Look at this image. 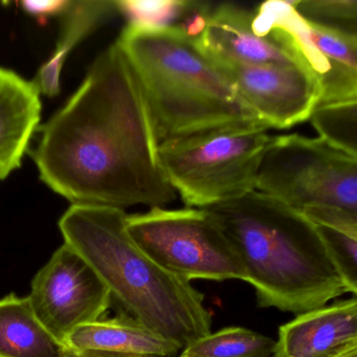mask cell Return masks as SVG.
<instances>
[{"instance_id":"obj_7","label":"cell","mask_w":357,"mask_h":357,"mask_svg":"<svg viewBox=\"0 0 357 357\" xmlns=\"http://www.w3.org/2000/svg\"><path fill=\"white\" fill-rule=\"evenodd\" d=\"M127 233L158 266L185 281L245 280L240 257L204 208L127 215Z\"/></svg>"},{"instance_id":"obj_8","label":"cell","mask_w":357,"mask_h":357,"mask_svg":"<svg viewBox=\"0 0 357 357\" xmlns=\"http://www.w3.org/2000/svg\"><path fill=\"white\" fill-rule=\"evenodd\" d=\"M28 298L43 326L64 346L77 328L105 317L112 303L99 275L64 242L33 278Z\"/></svg>"},{"instance_id":"obj_15","label":"cell","mask_w":357,"mask_h":357,"mask_svg":"<svg viewBox=\"0 0 357 357\" xmlns=\"http://www.w3.org/2000/svg\"><path fill=\"white\" fill-rule=\"evenodd\" d=\"M118 13L114 1L82 0L72 1L62 15L61 36L50 59L39 68L33 84L39 93L55 97L60 93V81L64 62L73 50L96 29Z\"/></svg>"},{"instance_id":"obj_5","label":"cell","mask_w":357,"mask_h":357,"mask_svg":"<svg viewBox=\"0 0 357 357\" xmlns=\"http://www.w3.org/2000/svg\"><path fill=\"white\" fill-rule=\"evenodd\" d=\"M267 130L227 127L162 142L160 165L185 208H210L256 191Z\"/></svg>"},{"instance_id":"obj_20","label":"cell","mask_w":357,"mask_h":357,"mask_svg":"<svg viewBox=\"0 0 357 357\" xmlns=\"http://www.w3.org/2000/svg\"><path fill=\"white\" fill-rule=\"evenodd\" d=\"M296 10L307 22L357 35L356 0H296Z\"/></svg>"},{"instance_id":"obj_23","label":"cell","mask_w":357,"mask_h":357,"mask_svg":"<svg viewBox=\"0 0 357 357\" xmlns=\"http://www.w3.org/2000/svg\"><path fill=\"white\" fill-rule=\"evenodd\" d=\"M331 357H357V344H351Z\"/></svg>"},{"instance_id":"obj_21","label":"cell","mask_w":357,"mask_h":357,"mask_svg":"<svg viewBox=\"0 0 357 357\" xmlns=\"http://www.w3.org/2000/svg\"><path fill=\"white\" fill-rule=\"evenodd\" d=\"M22 9L41 22L54 16L63 15L72 5L70 0H24L20 3Z\"/></svg>"},{"instance_id":"obj_10","label":"cell","mask_w":357,"mask_h":357,"mask_svg":"<svg viewBox=\"0 0 357 357\" xmlns=\"http://www.w3.org/2000/svg\"><path fill=\"white\" fill-rule=\"evenodd\" d=\"M254 12L235 3L211 8L195 43L217 66H300L281 43L259 37L252 29Z\"/></svg>"},{"instance_id":"obj_9","label":"cell","mask_w":357,"mask_h":357,"mask_svg":"<svg viewBox=\"0 0 357 357\" xmlns=\"http://www.w3.org/2000/svg\"><path fill=\"white\" fill-rule=\"evenodd\" d=\"M215 66L268 129L284 130L302 124L319 105V83L302 66Z\"/></svg>"},{"instance_id":"obj_1","label":"cell","mask_w":357,"mask_h":357,"mask_svg":"<svg viewBox=\"0 0 357 357\" xmlns=\"http://www.w3.org/2000/svg\"><path fill=\"white\" fill-rule=\"evenodd\" d=\"M158 146L141 85L116 41L41 129L33 158L41 181L72 204L165 208L176 192Z\"/></svg>"},{"instance_id":"obj_12","label":"cell","mask_w":357,"mask_h":357,"mask_svg":"<svg viewBox=\"0 0 357 357\" xmlns=\"http://www.w3.org/2000/svg\"><path fill=\"white\" fill-rule=\"evenodd\" d=\"M40 114V93L33 82L0 68V181L20 168Z\"/></svg>"},{"instance_id":"obj_13","label":"cell","mask_w":357,"mask_h":357,"mask_svg":"<svg viewBox=\"0 0 357 357\" xmlns=\"http://www.w3.org/2000/svg\"><path fill=\"white\" fill-rule=\"evenodd\" d=\"M74 351H102L135 356L173 357L183 348L125 313L77 328L66 342Z\"/></svg>"},{"instance_id":"obj_3","label":"cell","mask_w":357,"mask_h":357,"mask_svg":"<svg viewBox=\"0 0 357 357\" xmlns=\"http://www.w3.org/2000/svg\"><path fill=\"white\" fill-rule=\"evenodd\" d=\"M127 214L72 204L59 220L64 243L96 271L123 313L181 348L212 332L204 296L191 282L158 266L131 239Z\"/></svg>"},{"instance_id":"obj_2","label":"cell","mask_w":357,"mask_h":357,"mask_svg":"<svg viewBox=\"0 0 357 357\" xmlns=\"http://www.w3.org/2000/svg\"><path fill=\"white\" fill-rule=\"evenodd\" d=\"M240 257L263 308L298 315L351 294L317 225L254 191L204 208Z\"/></svg>"},{"instance_id":"obj_22","label":"cell","mask_w":357,"mask_h":357,"mask_svg":"<svg viewBox=\"0 0 357 357\" xmlns=\"http://www.w3.org/2000/svg\"><path fill=\"white\" fill-rule=\"evenodd\" d=\"M64 357H142L120 353L102 352V351H74L66 349Z\"/></svg>"},{"instance_id":"obj_11","label":"cell","mask_w":357,"mask_h":357,"mask_svg":"<svg viewBox=\"0 0 357 357\" xmlns=\"http://www.w3.org/2000/svg\"><path fill=\"white\" fill-rule=\"evenodd\" d=\"M275 342L277 357H331L357 344L356 296L296 315Z\"/></svg>"},{"instance_id":"obj_18","label":"cell","mask_w":357,"mask_h":357,"mask_svg":"<svg viewBox=\"0 0 357 357\" xmlns=\"http://www.w3.org/2000/svg\"><path fill=\"white\" fill-rule=\"evenodd\" d=\"M277 342L243 327H227L191 342L178 357H273Z\"/></svg>"},{"instance_id":"obj_6","label":"cell","mask_w":357,"mask_h":357,"mask_svg":"<svg viewBox=\"0 0 357 357\" xmlns=\"http://www.w3.org/2000/svg\"><path fill=\"white\" fill-rule=\"evenodd\" d=\"M256 191L300 212L323 206L357 215V158L319 137H271Z\"/></svg>"},{"instance_id":"obj_14","label":"cell","mask_w":357,"mask_h":357,"mask_svg":"<svg viewBox=\"0 0 357 357\" xmlns=\"http://www.w3.org/2000/svg\"><path fill=\"white\" fill-rule=\"evenodd\" d=\"M66 351L37 317L28 296L0 298V357H64Z\"/></svg>"},{"instance_id":"obj_19","label":"cell","mask_w":357,"mask_h":357,"mask_svg":"<svg viewBox=\"0 0 357 357\" xmlns=\"http://www.w3.org/2000/svg\"><path fill=\"white\" fill-rule=\"evenodd\" d=\"M310 121L319 139L357 158V100L319 104Z\"/></svg>"},{"instance_id":"obj_24","label":"cell","mask_w":357,"mask_h":357,"mask_svg":"<svg viewBox=\"0 0 357 357\" xmlns=\"http://www.w3.org/2000/svg\"><path fill=\"white\" fill-rule=\"evenodd\" d=\"M142 357H154V356H142Z\"/></svg>"},{"instance_id":"obj_16","label":"cell","mask_w":357,"mask_h":357,"mask_svg":"<svg viewBox=\"0 0 357 357\" xmlns=\"http://www.w3.org/2000/svg\"><path fill=\"white\" fill-rule=\"evenodd\" d=\"M303 214L319 229L353 296L357 294V215L331 206H310Z\"/></svg>"},{"instance_id":"obj_17","label":"cell","mask_w":357,"mask_h":357,"mask_svg":"<svg viewBox=\"0 0 357 357\" xmlns=\"http://www.w3.org/2000/svg\"><path fill=\"white\" fill-rule=\"evenodd\" d=\"M114 3L128 24L176 28L187 35L197 29L211 7L206 1L192 0H120Z\"/></svg>"},{"instance_id":"obj_25","label":"cell","mask_w":357,"mask_h":357,"mask_svg":"<svg viewBox=\"0 0 357 357\" xmlns=\"http://www.w3.org/2000/svg\"><path fill=\"white\" fill-rule=\"evenodd\" d=\"M273 357H277V356H275H275H273Z\"/></svg>"},{"instance_id":"obj_4","label":"cell","mask_w":357,"mask_h":357,"mask_svg":"<svg viewBox=\"0 0 357 357\" xmlns=\"http://www.w3.org/2000/svg\"><path fill=\"white\" fill-rule=\"evenodd\" d=\"M116 43L141 85L160 144L227 127H266L183 30L128 24Z\"/></svg>"}]
</instances>
